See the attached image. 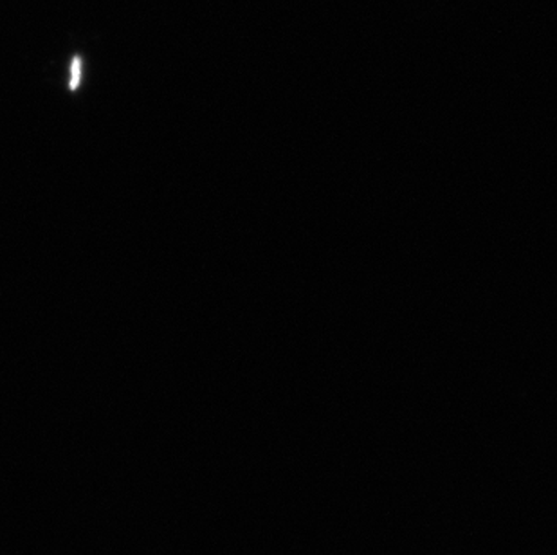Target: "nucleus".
Wrapping results in <instances>:
<instances>
[{"label":"nucleus","instance_id":"1","mask_svg":"<svg viewBox=\"0 0 557 555\" xmlns=\"http://www.w3.org/2000/svg\"><path fill=\"white\" fill-rule=\"evenodd\" d=\"M79 76H82V60L76 58L73 62V69H71V89L78 87Z\"/></svg>","mask_w":557,"mask_h":555}]
</instances>
